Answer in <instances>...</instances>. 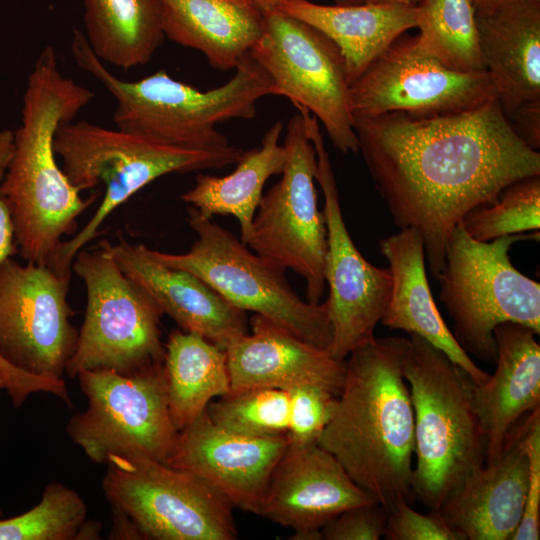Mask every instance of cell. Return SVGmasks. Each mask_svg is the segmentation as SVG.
I'll list each match as a JSON object with an SVG mask.
<instances>
[{
    "label": "cell",
    "mask_w": 540,
    "mask_h": 540,
    "mask_svg": "<svg viewBox=\"0 0 540 540\" xmlns=\"http://www.w3.org/2000/svg\"><path fill=\"white\" fill-rule=\"evenodd\" d=\"M354 129L394 224L420 234L435 280L463 217L510 184L540 175L539 151L515 131L496 98L445 114L355 118Z\"/></svg>",
    "instance_id": "obj_1"
},
{
    "label": "cell",
    "mask_w": 540,
    "mask_h": 540,
    "mask_svg": "<svg viewBox=\"0 0 540 540\" xmlns=\"http://www.w3.org/2000/svg\"><path fill=\"white\" fill-rule=\"evenodd\" d=\"M407 342L375 337L350 352L335 411L318 440L387 512L415 500L414 415L402 370Z\"/></svg>",
    "instance_id": "obj_2"
},
{
    "label": "cell",
    "mask_w": 540,
    "mask_h": 540,
    "mask_svg": "<svg viewBox=\"0 0 540 540\" xmlns=\"http://www.w3.org/2000/svg\"><path fill=\"white\" fill-rule=\"evenodd\" d=\"M94 97L62 73L51 45L42 49L27 79L14 152L0 183L25 261L50 265L63 238L78 231V218L96 200V194L83 199L69 183L53 148L58 128L75 120Z\"/></svg>",
    "instance_id": "obj_3"
},
{
    "label": "cell",
    "mask_w": 540,
    "mask_h": 540,
    "mask_svg": "<svg viewBox=\"0 0 540 540\" xmlns=\"http://www.w3.org/2000/svg\"><path fill=\"white\" fill-rule=\"evenodd\" d=\"M75 63L93 76L116 102V128L167 144L204 150L230 146L217 126L233 119H253L258 101L276 95L268 73L249 54L223 85L201 91L159 70L138 81L111 73L91 49L85 34L74 29Z\"/></svg>",
    "instance_id": "obj_4"
},
{
    "label": "cell",
    "mask_w": 540,
    "mask_h": 540,
    "mask_svg": "<svg viewBox=\"0 0 540 540\" xmlns=\"http://www.w3.org/2000/svg\"><path fill=\"white\" fill-rule=\"evenodd\" d=\"M53 148L78 192L105 187L94 215L72 238L62 241L49 265L64 275H71L73 258L95 238L105 219L146 185L171 173L224 168L235 164L244 151L233 145L217 150L179 147L85 120L60 126Z\"/></svg>",
    "instance_id": "obj_5"
},
{
    "label": "cell",
    "mask_w": 540,
    "mask_h": 540,
    "mask_svg": "<svg viewBox=\"0 0 540 540\" xmlns=\"http://www.w3.org/2000/svg\"><path fill=\"white\" fill-rule=\"evenodd\" d=\"M414 415V499L438 510L485 463L486 435L474 383L444 352L411 334L403 358Z\"/></svg>",
    "instance_id": "obj_6"
},
{
    "label": "cell",
    "mask_w": 540,
    "mask_h": 540,
    "mask_svg": "<svg viewBox=\"0 0 540 540\" xmlns=\"http://www.w3.org/2000/svg\"><path fill=\"white\" fill-rule=\"evenodd\" d=\"M539 240V231L481 242L459 223L445 252L437 280L439 298L453 321V336L468 354L495 364V327L514 322L540 333V284L511 263V246L524 239Z\"/></svg>",
    "instance_id": "obj_7"
},
{
    "label": "cell",
    "mask_w": 540,
    "mask_h": 540,
    "mask_svg": "<svg viewBox=\"0 0 540 540\" xmlns=\"http://www.w3.org/2000/svg\"><path fill=\"white\" fill-rule=\"evenodd\" d=\"M187 222L197 236L188 252L173 254L146 247L147 254L195 275L234 307L252 311L303 341L329 350L332 328L326 302L303 301L284 268L252 252L240 238L192 206L187 207Z\"/></svg>",
    "instance_id": "obj_8"
},
{
    "label": "cell",
    "mask_w": 540,
    "mask_h": 540,
    "mask_svg": "<svg viewBox=\"0 0 540 540\" xmlns=\"http://www.w3.org/2000/svg\"><path fill=\"white\" fill-rule=\"evenodd\" d=\"M71 269L83 281L87 305L74 353L65 372L112 370L128 374L164 362L165 344L156 302L120 269L107 240L81 249Z\"/></svg>",
    "instance_id": "obj_9"
},
{
    "label": "cell",
    "mask_w": 540,
    "mask_h": 540,
    "mask_svg": "<svg viewBox=\"0 0 540 540\" xmlns=\"http://www.w3.org/2000/svg\"><path fill=\"white\" fill-rule=\"evenodd\" d=\"M88 400L66 427L90 461L110 455L146 457L167 464L179 431L168 407L164 362L122 374L82 370L77 376Z\"/></svg>",
    "instance_id": "obj_10"
},
{
    "label": "cell",
    "mask_w": 540,
    "mask_h": 540,
    "mask_svg": "<svg viewBox=\"0 0 540 540\" xmlns=\"http://www.w3.org/2000/svg\"><path fill=\"white\" fill-rule=\"evenodd\" d=\"M102 481L114 510L144 539L235 540L233 505L191 472L146 458L110 455Z\"/></svg>",
    "instance_id": "obj_11"
},
{
    "label": "cell",
    "mask_w": 540,
    "mask_h": 540,
    "mask_svg": "<svg viewBox=\"0 0 540 540\" xmlns=\"http://www.w3.org/2000/svg\"><path fill=\"white\" fill-rule=\"evenodd\" d=\"M262 9L264 30L249 55L268 73L276 95L308 110L340 152H358L339 48L312 25L277 7Z\"/></svg>",
    "instance_id": "obj_12"
},
{
    "label": "cell",
    "mask_w": 540,
    "mask_h": 540,
    "mask_svg": "<svg viewBox=\"0 0 540 540\" xmlns=\"http://www.w3.org/2000/svg\"><path fill=\"white\" fill-rule=\"evenodd\" d=\"M283 145L287 162L278 183L262 195L246 245L306 281V298L318 304L325 290L327 230L314 185L317 157L302 115H293Z\"/></svg>",
    "instance_id": "obj_13"
},
{
    "label": "cell",
    "mask_w": 540,
    "mask_h": 540,
    "mask_svg": "<svg viewBox=\"0 0 540 540\" xmlns=\"http://www.w3.org/2000/svg\"><path fill=\"white\" fill-rule=\"evenodd\" d=\"M300 113L316 151L315 180L324 195L327 230L324 278L329 287L325 302L332 328L329 352L334 358L345 360L355 348L375 338V328L390 299L392 277L389 268L374 266L355 246L343 219L319 123L308 111Z\"/></svg>",
    "instance_id": "obj_14"
},
{
    "label": "cell",
    "mask_w": 540,
    "mask_h": 540,
    "mask_svg": "<svg viewBox=\"0 0 540 540\" xmlns=\"http://www.w3.org/2000/svg\"><path fill=\"white\" fill-rule=\"evenodd\" d=\"M70 275L7 258L0 264V356L29 374L63 379L78 331L70 319Z\"/></svg>",
    "instance_id": "obj_15"
},
{
    "label": "cell",
    "mask_w": 540,
    "mask_h": 540,
    "mask_svg": "<svg viewBox=\"0 0 540 540\" xmlns=\"http://www.w3.org/2000/svg\"><path fill=\"white\" fill-rule=\"evenodd\" d=\"M495 98L487 72L452 70L423 50L416 37L398 38L349 86L354 119L393 112L445 114Z\"/></svg>",
    "instance_id": "obj_16"
},
{
    "label": "cell",
    "mask_w": 540,
    "mask_h": 540,
    "mask_svg": "<svg viewBox=\"0 0 540 540\" xmlns=\"http://www.w3.org/2000/svg\"><path fill=\"white\" fill-rule=\"evenodd\" d=\"M288 445L287 435L251 437L225 430L205 410L179 431L167 464L198 476L233 507L258 515Z\"/></svg>",
    "instance_id": "obj_17"
},
{
    "label": "cell",
    "mask_w": 540,
    "mask_h": 540,
    "mask_svg": "<svg viewBox=\"0 0 540 540\" xmlns=\"http://www.w3.org/2000/svg\"><path fill=\"white\" fill-rule=\"evenodd\" d=\"M373 502L319 444L289 443L271 475L258 515L291 528L294 540H321L322 528L339 513Z\"/></svg>",
    "instance_id": "obj_18"
},
{
    "label": "cell",
    "mask_w": 540,
    "mask_h": 540,
    "mask_svg": "<svg viewBox=\"0 0 540 540\" xmlns=\"http://www.w3.org/2000/svg\"><path fill=\"white\" fill-rule=\"evenodd\" d=\"M529 414L510 431L500 456L473 471L437 510L462 540H511L528 482Z\"/></svg>",
    "instance_id": "obj_19"
},
{
    "label": "cell",
    "mask_w": 540,
    "mask_h": 540,
    "mask_svg": "<svg viewBox=\"0 0 540 540\" xmlns=\"http://www.w3.org/2000/svg\"><path fill=\"white\" fill-rule=\"evenodd\" d=\"M120 269L142 288L185 332L223 349L248 333L246 312L234 307L195 275L152 259L146 246L119 238L107 240Z\"/></svg>",
    "instance_id": "obj_20"
},
{
    "label": "cell",
    "mask_w": 540,
    "mask_h": 540,
    "mask_svg": "<svg viewBox=\"0 0 540 540\" xmlns=\"http://www.w3.org/2000/svg\"><path fill=\"white\" fill-rule=\"evenodd\" d=\"M251 333L229 344L225 351L230 391L253 387L289 389L302 384L325 387L339 394L345 360L313 346L270 320L255 314Z\"/></svg>",
    "instance_id": "obj_21"
},
{
    "label": "cell",
    "mask_w": 540,
    "mask_h": 540,
    "mask_svg": "<svg viewBox=\"0 0 540 540\" xmlns=\"http://www.w3.org/2000/svg\"><path fill=\"white\" fill-rule=\"evenodd\" d=\"M475 18L486 72L510 120L540 102V0H511Z\"/></svg>",
    "instance_id": "obj_22"
},
{
    "label": "cell",
    "mask_w": 540,
    "mask_h": 540,
    "mask_svg": "<svg viewBox=\"0 0 540 540\" xmlns=\"http://www.w3.org/2000/svg\"><path fill=\"white\" fill-rule=\"evenodd\" d=\"M528 326L514 322L497 325L496 369L473 385V402L486 435L485 462L496 460L512 428L540 408V345Z\"/></svg>",
    "instance_id": "obj_23"
},
{
    "label": "cell",
    "mask_w": 540,
    "mask_h": 540,
    "mask_svg": "<svg viewBox=\"0 0 540 540\" xmlns=\"http://www.w3.org/2000/svg\"><path fill=\"white\" fill-rule=\"evenodd\" d=\"M379 247L392 277L390 299L380 323L423 338L464 370L474 385L484 383L490 374L458 344L435 304L427 280L420 234L412 228L401 229L382 238Z\"/></svg>",
    "instance_id": "obj_24"
},
{
    "label": "cell",
    "mask_w": 540,
    "mask_h": 540,
    "mask_svg": "<svg viewBox=\"0 0 540 540\" xmlns=\"http://www.w3.org/2000/svg\"><path fill=\"white\" fill-rule=\"evenodd\" d=\"M164 36L201 52L212 68L235 69L260 39L263 9L253 0H158Z\"/></svg>",
    "instance_id": "obj_25"
},
{
    "label": "cell",
    "mask_w": 540,
    "mask_h": 540,
    "mask_svg": "<svg viewBox=\"0 0 540 540\" xmlns=\"http://www.w3.org/2000/svg\"><path fill=\"white\" fill-rule=\"evenodd\" d=\"M325 34L339 48L349 86L409 29L417 27V6L321 5L277 0L274 5Z\"/></svg>",
    "instance_id": "obj_26"
},
{
    "label": "cell",
    "mask_w": 540,
    "mask_h": 540,
    "mask_svg": "<svg viewBox=\"0 0 540 540\" xmlns=\"http://www.w3.org/2000/svg\"><path fill=\"white\" fill-rule=\"evenodd\" d=\"M283 128V123L276 121L259 147L243 151L229 175L199 173L194 186L181 195V200L209 218L234 216L239 222L240 240L246 244L264 185L271 176L281 175L287 162V150L279 143Z\"/></svg>",
    "instance_id": "obj_27"
},
{
    "label": "cell",
    "mask_w": 540,
    "mask_h": 540,
    "mask_svg": "<svg viewBox=\"0 0 540 540\" xmlns=\"http://www.w3.org/2000/svg\"><path fill=\"white\" fill-rule=\"evenodd\" d=\"M164 368L169 412L178 431L231 389L225 349L195 333H170Z\"/></svg>",
    "instance_id": "obj_28"
},
{
    "label": "cell",
    "mask_w": 540,
    "mask_h": 540,
    "mask_svg": "<svg viewBox=\"0 0 540 540\" xmlns=\"http://www.w3.org/2000/svg\"><path fill=\"white\" fill-rule=\"evenodd\" d=\"M85 37L104 63H148L164 39L158 0H82Z\"/></svg>",
    "instance_id": "obj_29"
},
{
    "label": "cell",
    "mask_w": 540,
    "mask_h": 540,
    "mask_svg": "<svg viewBox=\"0 0 540 540\" xmlns=\"http://www.w3.org/2000/svg\"><path fill=\"white\" fill-rule=\"evenodd\" d=\"M416 28L419 46L446 67L486 72L471 0H421Z\"/></svg>",
    "instance_id": "obj_30"
},
{
    "label": "cell",
    "mask_w": 540,
    "mask_h": 540,
    "mask_svg": "<svg viewBox=\"0 0 540 540\" xmlns=\"http://www.w3.org/2000/svg\"><path fill=\"white\" fill-rule=\"evenodd\" d=\"M206 410L225 430L251 437L283 436L289 427L290 397L286 389L253 387L229 391Z\"/></svg>",
    "instance_id": "obj_31"
},
{
    "label": "cell",
    "mask_w": 540,
    "mask_h": 540,
    "mask_svg": "<svg viewBox=\"0 0 540 540\" xmlns=\"http://www.w3.org/2000/svg\"><path fill=\"white\" fill-rule=\"evenodd\" d=\"M83 498L62 483L50 482L29 511L0 520V540H72L86 523Z\"/></svg>",
    "instance_id": "obj_32"
},
{
    "label": "cell",
    "mask_w": 540,
    "mask_h": 540,
    "mask_svg": "<svg viewBox=\"0 0 540 540\" xmlns=\"http://www.w3.org/2000/svg\"><path fill=\"white\" fill-rule=\"evenodd\" d=\"M460 223L470 237L481 242L539 231L540 175L510 184L495 201L472 209Z\"/></svg>",
    "instance_id": "obj_33"
},
{
    "label": "cell",
    "mask_w": 540,
    "mask_h": 540,
    "mask_svg": "<svg viewBox=\"0 0 540 540\" xmlns=\"http://www.w3.org/2000/svg\"><path fill=\"white\" fill-rule=\"evenodd\" d=\"M287 390L290 397L289 443L297 446L318 444L333 416L338 395L313 384L297 385Z\"/></svg>",
    "instance_id": "obj_34"
},
{
    "label": "cell",
    "mask_w": 540,
    "mask_h": 540,
    "mask_svg": "<svg viewBox=\"0 0 540 540\" xmlns=\"http://www.w3.org/2000/svg\"><path fill=\"white\" fill-rule=\"evenodd\" d=\"M525 449L529 466L525 504L521 521L511 540L540 538V408L529 415Z\"/></svg>",
    "instance_id": "obj_35"
},
{
    "label": "cell",
    "mask_w": 540,
    "mask_h": 540,
    "mask_svg": "<svg viewBox=\"0 0 540 540\" xmlns=\"http://www.w3.org/2000/svg\"><path fill=\"white\" fill-rule=\"evenodd\" d=\"M383 537L387 540H462L437 510L423 514L406 502L388 512Z\"/></svg>",
    "instance_id": "obj_36"
},
{
    "label": "cell",
    "mask_w": 540,
    "mask_h": 540,
    "mask_svg": "<svg viewBox=\"0 0 540 540\" xmlns=\"http://www.w3.org/2000/svg\"><path fill=\"white\" fill-rule=\"evenodd\" d=\"M388 512L377 502L339 513L321 530L324 540H379L384 536Z\"/></svg>",
    "instance_id": "obj_37"
},
{
    "label": "cell",
    "mask_w": 540,
    "mask_h": 540,
    "mask_svg": "<svg viewBox=\"0 0 540 540\" xmlns=\"http://www.w3.org/2000/svg\"><path fill=\"white\" fill-rule=\"evenodd\" d=\"M0 375L5 381V390L16 408H19L31 394L36 392L54 394L67 405H71L69 393L63 379L45 378L29 374L16 368L1 356Z\"/></svg>",
    "instance_id": "obj_38"
},
{
    "label": "cell",
    "mask_w": 540,
    "mask_h": 540,
    "mask_svg": "<svg viewBox=\"0 0 540 540\" xmlns=\"http://www.w3.org/2000/svg\"><path fill=\"white\" fill-rule=\"evenodd\" d=\"M18 251L14 227L5 202L0 198V264Z\"/></svg>",
    "instance_id": "obj_39"
},
{
    "label": "cell",
    "mask_w": 540,
    "mask_h": 540,
    "mask_svg": "<svg viewBox=\"0 0 540 540\" xmlns=\"http://www.w3.org/2000/svg\"><path fill=\"white\" fill-rule=\"evenodd\" d=\"M112 536L115 538L144 539L137 526L123 513L114 510Z\"/></svg>",
    "instance_id": "obj_40"
},
{
    "label": "cell",
    "mask_w": 540,
    "mask_h": 540,
    "mask_svg": "<svg viewBox=\"0 0 540 540\" xmlns=\"http://www.w3.org/2000/svg\"><path fill=\"white\" fill-rule=\"evenodd\" d=\"M14 152V132L0 130V183L6 173Z\"/></svg>",
    "instance_id": "obj_41"
},
{
    "label": "cell",
    "mask_w": 540,
    "mask_h": 540,
    "mask_svg": "<svg viewBox=\"0 0 540 540\" xmlns=\"http://www.w3.org/2000/svg\"><path fill=\"white\" fill-rule=\"evenodd\" d=\"M511 0H471L475 13L492 11Z\"/></svg>",
    "instance_id": "obj_42"
},
{
    "label": "cell",
    "mask_w": 540,
    "mask_h": 540,
    "mask_svg": "<svg viewBox=\"0 0 540 540\" xmlns=\"http://www.w3.org/2000/svg\"><path fill=\"white\" fill-rule=\"evenodd\" d=\"M421 0H362V3L366 4H379V5H402L409 7H416Z\"/></svg>",
    "instance_id": "obj_43"
},
{
    "label": "cell",
    "mask_w": 540,
    "mask_h": 540,
    "mask_svg": "<svg viewBox=\"0 0 540 540\" xmlns=\"http://www.w3.org/2000/svg\"><path fill=\"white\" fill-rule=\"evenodd\" d=\"M256 2L261 8L274 6L277 2V0H253Z\"/></svg>",
    "instance_id": "obj_44"
},
{
    "label": "cell",
    "mask_w": 540,
    "mask_h": 540,
    "mask_svg": "<svg viewBox=\"0 0 540 540\" xmlns=\"http://www.w3.org/2000/svg\"><path fill=\"white\" fill-rule=\"evenodd\" d=\"M337 4H360L362 0H335Z\"/></svg>",
    "instance_id": "obj_45"
},
{
    "label": "cell",
    "mask_w": 540,
    "mask_h": 540,
    "mask_svg": "<svg viewBox=\"0 0 540 540\" xmlns=\"http://www.w3.org/2000/svg\"><path fill=\"white\" fill-rule=\"evenodd\" d=\"M0 388L5 389V381L1 375H0Z\"/></svg>",
    "instance_id": "obj_46"
}]
</instances>
